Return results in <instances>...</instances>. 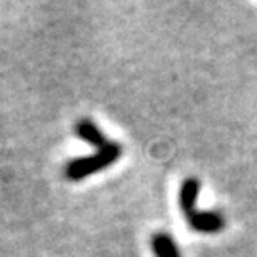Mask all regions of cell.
<instances>
[{
    "label": "cell",
    "mask_w": 257,
    "mask_h": 257,
    "mask_svg": "<svg viewBox=\"0 0 257 257\" xmlns=\"http://www.w3.org/2000/svg\"><path fill=\"white\" fill-rule=\"evenodd\" d=\"M122 155V149L116 143H107L105 147L97 149V153H93L92 156H84V158H76L73 162H69L65 175L71 179V181H78L84 179L88 175L97 174L101 172L103 168H109L110 164H114Z\"/></svg>",
    "instance_id": "cell-1"
},
{
    "label": "cell",
    "mask_w": 257,
    "mask_h": 257,
    "mask_svg": "<svg viewBox=\"0 0 257 257\" xmlns=\"http://www.w3.org/2000/svg\"><path fill=\"white\" fill-rule=\"evenodd\" d=\"M187 221L196 232H219L225 225V219L215 211L194 210L187 215Z\"/></svg>",
    "instance_id": "cell-2"
},
{
    "label": "cell",
    "mask_w": 257,
    "mask_h": 257,
    "mask_svg": "<svg viewBox=\"0 0 257 257\" xmlns=\"http://www.w3.org/2000/svg\"><path fill=\"white\" fill-rule=\"evenodd\" d=\"M74 134H76L80 139H84L86 143H90V145L95 147V149H101L109 143L107 138L103 136L101 130L97 128L92 120H88V118L78 120V122L74 124Z\"/></svg>",
    "instance_id": "cell-3"
},
{
    "label": "cell",
    "mask_w": 257,
    "mask_h": 257,
    "mask_svg": "<svg viewBox=\"0 0 257 257\" xmlns=\"http://www.w3.org/2000/svg\"><path fill=\"white\" fill-rule=\"evenodd\" d=\"M198 193H200V181L196 177L185 179L181 189H179V208L185 211V215H189L191 211H194Z\"/></svg>",
    "instance_id": "cell-4"
},
{
    "label": "cell",
    "mask_w": 257,
    "mask_h": 257,
    "mask_svg": "<svg viewBox=\"0 0 257 257\" xmlns=\"http://www.w3.org/2000/svg\"><path fill=\"white\" fill-rule=\"evenodd\" d=\"M151 246H153V251H155L156 257H181L174 238L170 234H164V232L155 234L151 238Z\"/></svg>",
    "instance_id": "cell-5"
}]
</instances>
